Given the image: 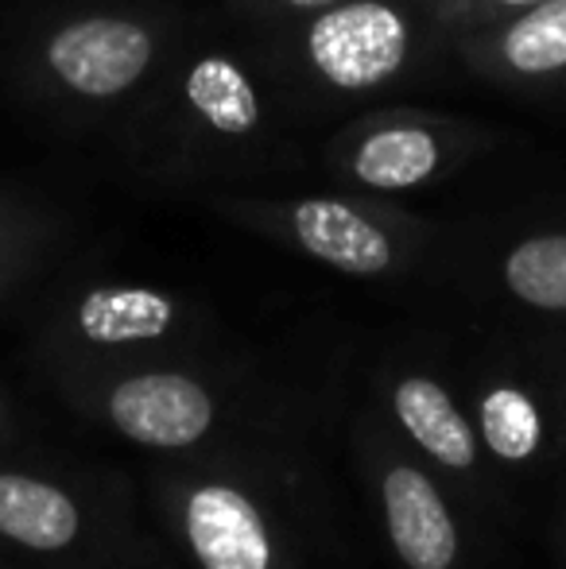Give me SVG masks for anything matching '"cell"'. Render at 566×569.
Instances as JSON below:
<instances>
[{
	"label": "cell",
	"mask_w": 566,
	"mask_h": 569,
	"mask_svg": "<svg viewBox=\"0 0 566 569\" xmlns=\"http://www.w3.org/2000/svg\"><path fill=\"white\" fill-rule=\"evenodd\" d=\"M143 148L175 174H249L276 163L268 70L218 39H182L140 101Z\"/></svg>",
	"instance_id": "6da1fadb"
},
{
	"label": "cell",
	"mask_w": 566,
	"mask_h": 569,
	"mask_svg": "<svg viewBox=\"0 0 566 569\" xmlns=\"http://www.w3.org/2000/svg\"><path fill=\"white\" fill-rule=\"evenodd\" d=\"M175 43V23L156 8L90 4L51 16L31 31L20 74L54 109L113 113L148 98Z\"/></svg>",
	"instance_id": "7a4b0ae2"
},
{
	"label": "cell",
	"mask_w": 566,
	"mask_h": 569,
	"mask_svg": "<svg viewBox=\"0 0 566 569\" xmlns=\"http://www.w3.org/2000/svg\"><path fill=\"white\" fill-rule=\"evenodd\" d=\"M430 31L438 28L424 0H338L315 16L265 28L260 51L272 82L280 78L326 101H354L400 82Z\"/></svg>",
	"instance_id": "3957f363"
},
{
	"label": "cell",
	"mask_w": 566,
	"mask_h": 569,
	"mask_svg": "<svg viewBox=\"0 0 566 569\" xmlns=\"http://www.w3.org/2000/svg\"><path fill=\"white\" fill-rule=\"evenodd\" d=\"M59 391L70 407L125 442L167 457H202L221 450L237 430H257L237 415L245 391L229 388L214 360H163V365H125L101 372L62 376Z\"/></svg>",
	"instance_id": "277c9868"
},
{
	"label": "cell",
	"mask_w": 566,
	"mask_h": 569,
	"mask_svg": "<svg viewBox=\"0 0 566 569\" xmlns=\"http://www.w3.org/2000/svg\"><path fill=\"white\" fill-rule=\"evenodd\" d=\"M210 206L229 226L257 232L302 260L338 276L393 279L411 268L424 244V226L380 194L334 190V194H210Z\"/></svg>",
	"instance_id": "5b68a950"
},
{
	"label": "cell",
	"mask_w": 566,
	"mask_h": 569,
	"mask_svg": "<svg viewBox=\"0 0 566 569\" xmlns=\"http://www.w3.org/2000/svg\"><path fill=\"white\" fill-rule=\"evenodd\" d=\"M210 322L190 299L151 283H82L54 302L43 357L54 380L125 365L206 360Z\"/></svg>",
	"instance_id": "8992f818"
},
{
	"label": "cell",
	"mask_w": 566,
	"mask_h": 569,
	"mask_svg": "<svg viewBox=\"0 0 566 569\" xmlns=\"http://www.w3.org/2000/svg\"><path fill=\"white\" fill-rule=\"evenodd\" d=\"M0 547L59 569H117L140 555L117 480L0 453Z\"/></svg>",
	"instance_id": "52a82bcc"
},
{
	"label": "cell",
	"mask_w": 566,
	"mask_h": 569,
	"mask_svg": "<svg viewBox=\"0 0 566 569\" xmlns=\"http://www.w3.org/2000/svg\"><path fill=\"white\" fill-rule=\"evenodd\" d=\"M156 503L198 569H295L276 485L237 469L234 457L202 453L163 469Z\"/></svg>",
	"instance_id": "ba28073f"
},
{
	"label": "cell",
	"mask_w": 566,
	"mask_h": 569,
	"mask_svg": "<svg viewBox=\"0 0 566 569\" xmlns=\"http://www.w3.org/2000/svg\"><path fill=\"white\" fill-rule=\"evenodd\" d=\"M477 132L454 117L377 109L326 140L322 163L346 190L396 198L446 179L474 151Z\"/></svg>",
	"instance_id": "9c48e42d"
},
{
	"label": "cell",
	"mask_w": 566,
	"mask_h": 569,
	"mask_svg": "<svg viewBox=\"0 0 566 569\" xmlns=\"http://www.w3.org/2000/svg\"><path fill=\"white\" fill-rule=\"evenodd\" d=\"M357 450L396 562L404 569H466V527L446 480L396 435L388 419L361 422Z\"/></svg>",
	"instance_id": "30bf717a"
},
{
	"label": "cell",
	"mask_w": 566,
	"mask_h": 569,
	"mask_svg": "<svg viewBox=\"0 0 566 569\" xmlns=\"http://www.w3.org/2000/svg\"><path fill=\"white\" fill-rule=\"evenodd\" d=\"M481 450L500 477H532L566 461V376L536 360H489L461 391Z\"/></svg>",
	"instance_id": "8fae6325"
},
{
	"label": "cell",
	"mask_w": 566,
	"mask_h": 569,
	"mask_svg": "<svg viewBox=\"0 0 566 569\" xmlns=\"http://www.w3.org/2000/svg\"><path fill=\"white\" fill-rule=\"evenodd\" d=\"M380 403L396 435L411 446L443 480H454L466 500L489 503L500 472L481 450L469 407L450 380L424 365H396L380 376Z\"/></svg>",
	"instance_id": "7c38bea8"
},
{
	"label": "cell",
	"mask_w": 566,
	"mask_h": 569,
	"mask_svg": "<svg viewBox=\"0 0 566 569\" xmlns=\"http://www.w3.org/2000/svg\"><path fill=\"white\" fill-rule=\"evenodd\" d=\"M454 43L461 62L493 82H552L566 74V0H544L508 20L461 31Z\"/></svg>",
	"instance_id": "4fadbf2b"
},
{
	"label": "cell",
	"mask_w": 566,
	"mask_h": 569,
	"mask_svg": "<svg viewBox=\"0 0 566 569\" xmlns=\"http://www.w3.org/2000/svg\"><path fill=\"white\" fill-rule=\"evenodd\" d=\"M500 287L520 307L566 315V232H532L500 256Z\"/></svg>",
	"instance_id": "5bb4252c"
},
{
	"label": "cell",
	"mask_w": 566,
	"mask_h": 569,
	"mask_svg": "<svg viewBox=\"0 0 566 569\" xmlns=\"http://www.w3.org/2000/svg\"><path fill=\"white\" fill-rule=\"evenodd\" d=\"M47 244V221L20 198L0 194V295L16 287Z\"/></svg>",
	"instance_id": "9a60e30c"
},
{
	"label": "cell",
	"mask_w": 566,
	"mask_h": 569,
	"mask_svg": "<svg viewBox=\"0 0 566 569\" xmlns=\"http://www.w3.org/2000/svg\"><path fill=\"white\" fill-rule=\"evenodd\" d=\"M544 4V0H424L427 16L443 36H461V31L485 28V23L508 20L516 12Z\"/></svg>",
	"instance_id": "2e32d148"
},
{
	"label": "cell",
	"mask_w": 566,
	"mask_h": 569,
	"mask_svg": "<svg viewBox=\"0 0 566 569\" xmlns=\"http://www.w3.org/2000/svg\"><path fill=\"white\" fill-rule=\"evenodd\" d=\"M241 16L257 20L260 28H272V23H291L302 16H315L322 8L338 4V0H229Z\"/></svg>",
	"instance_id": "e0dca14e"
},
{
	"label": "cell",
	"mask_w": 566,
	"mask_h": 569,
	"mask_svg": "<svg viewBox=\"0 0 566 569\" xmlns=\"http://www.w3.org/2000/svg\"><path fill=\"white\" fill-rule=\"evenodd\" d=\"M559 550H563V562H566V508H563V519H559Z\"/></svg>",
	"instance_id": "ac0fdd59"
},
{
	"label": "cell",
	"mask_w": 566,
	"mask_h": 569,
	"mask_svg": "<svg viewBox=\"0 0 566 569\" xmlns=\"http://www.w3.org/2000/svg\"><path fill=\"white\" fill-rule=\"evenodd\" d=\"M8 435V415H4V396H0V442H4Z\"/></svg>",
	"instance_id": "d6986e66"
},
{
	"label": "cell",
	"mask_w": 566,
	"mask_h": 569,
	"mask_svg": "<svg viewBox=\"0 0 566 569\" xmlns=\"http://www.w3.org/2000/svg\"><path fill=\"white\" fill-rule=\"evenodd\" d=\"M0 569H16L12 562H4V558H0Z\"/></svg>",
	"instance_id": "ffe728a7"
}]
</instances>
